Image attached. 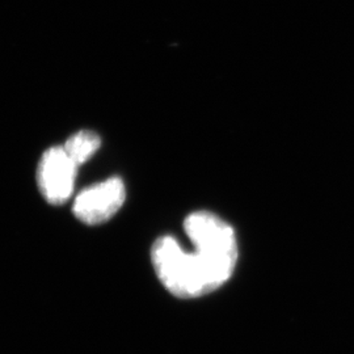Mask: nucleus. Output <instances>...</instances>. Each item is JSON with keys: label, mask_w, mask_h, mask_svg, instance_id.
I'll return each mask as SVG.
<instances>
[{"label": "nucleus", "mask_w": 354, "mask_h": 354, "mask_svg": "<svg viewBox=\"0 0 354 354\" xmlns=\"http://www.w3.org/2000/svg\"><path fill=\"white\" fill-rule=\"evenodd\" d=\"M151 257L155 272L165 289L183 299L206 295L231 279L205 253L196 248L193 252H187L172 236L155 241Z\"/></svg>", "instance_id": "nucleus-1"}, {"label": "nucleus", "mask_w": 354, "mask_h": 354, "mask_svg": "<svg viewBox=\"0 0 354 354\" xmlns=\"http://www.w3.org/2000/svg\"><path fill=\"white\" fill-rule=\"evenodd\" d=\"M184 227L193 247L232 276L238 261V243L234 228L207 212L190 214L184 222Z\"/></svg>", "instance_id": "nucleus-2"}, {"label": "nucleus", "mask_w": 354, "mask_h": 354, "mask_svg": "<svg viewBox=\"0 0 354 354\" xmlns=\"http://www.w3.org/2000/svg\"><path fill=\"white\" fill-rule=\"evenodd\" d=\"M127 198V189L120 177H112L80 192L73 212L79 221L89 226L102 225L117 214Z\"/></svg>", "instance_id": "nucleus-3"}, {"label": "nucleus", "mask_w": 354, "mask_h": 354, "mask_svg": "<svg viewBox=\"0 0 354 354\" xmlns=\"http://www.w3.org/2000/svg\"><path fill=\"white\" fill-rule=\"evenodd\" d=\"M77 165L64 146L51 147L42 155L37 169L38 188L51 205H64L73 194Z\"/></svg>", "instance_id": "nucleus-4"}, {"label": "nucleus", "mask_w": 354, "mask_h": 354, "mask_svg": "<svg viewBox=\"0 0 354 354\" xmlns=\"http://www.w3.org/2000/svg\"><path fill=\"white\" fill-rule=\"evenodd\" d=\"M102 146L100 137L91 131V130H82L71 136L64 143V149L71 160L77 167L84 165L96 153Z\"/></svg>", "instance_id": "nucleus-5"}]
</instances>
